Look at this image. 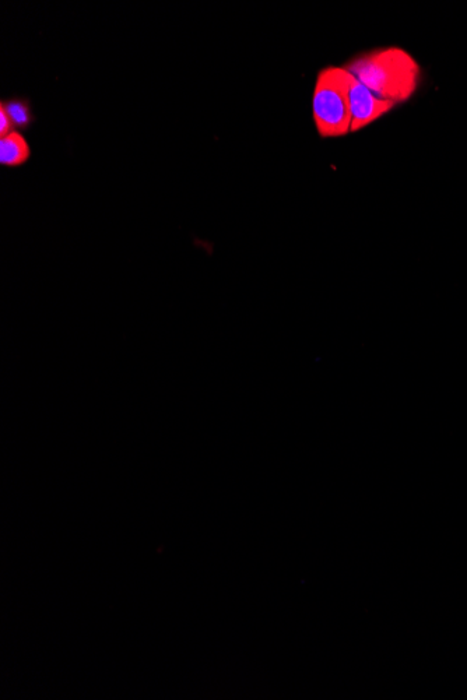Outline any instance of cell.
<instances>
[{
  "label": "cell",
  "instance_id": "1",
  "mask_svg": "<svg viewBox=\"0 0 467 700\" xmlns=\"http://www.w3.org/2000/svg\"><path fill=\"white\" fill-rule=\"evenodd\" d=\"M344 69L375 96L398 105L419 87L421 69L412 55L400 48L375 49L358 56Z\"/></svg>",
  "mask_w": 467,
  "mask_h": 700
},
{
  "label": "cell",
  "instance_id": "2",
  "mask_svg": "<svg viewBox=\"0 0 467 700\" xmlns=\"http://www.w3.org/2000/svg\"><path fill=\"white\" fill-rule=\"evenodd\" d=\"M349 82L350 73L336 66L322 69L316 77L312 114L319 136L325 139L350 133Z\"/></svg>",
  "mask_w": 467,
  "mask_h": 700
},
{
  "label": "cell",
  "instance_id": "3",
  "mask_svg": "<svg viewBox=\"0 0 467 700\" xmlns=\"http://www.w3.org/2000/svg\"><path fill=\"white\" fill-rule=\"evenodd\" d=\"M349 102L351 128L350 132H358V130L367 128L372 122L378 121L389 111L395 104L382 100L375 96L370 89L358 82L356 77L350 75L349 82Z\"/></svg>",
  "mask_w": 467,
  "mask_h": 700
},
{
  "label": "cell",
  "instance_id": "4",
  "mask_svg": "<svg viewBox=\"0 0 467 700\" xmlns=\"http://www.w3.org/2000/svg\"><path fill=\"white\" fill-rule=\"evenodd\" d=\"M31 156V149L21 133L10 132L0 137V164L5 167H20L26 164Z\"/></svg>",
  "mask_w": 467,
  "mask_h": 700
},
{
  "label": "cell",
  "instance_id": "5",
  "mask_svg": "<svg viewBox=\"0 0 467 700\" xmlns=\"http://www.w3.org/2000/svg\"><path fill=\"white\" fill-rule=\"evenodd\" d=\"M2 107L5 108L14 128L27 129L33 123V114H31L30 105L26 101L10 100L9 102H2Z\"/></svg>",
  "mask_w": 467,
  "mask_h": 700
},
{
  "label": "cell",
  "instance_id": "6",
  "mask_svg": "<svg viewBox=\"0 0 467 700\" xmlns=\"http://www.w3.org/2000/svg\"><path fill=\"white\" fill-rule=\"evenodd\" d=\"M14 126L12 121H10L9 115L5 111V108L0 105V137L9 135L13 132Z\"/></svg>",
  "mask_w": 467,
  "mask_h": 700
}]
</instances>
